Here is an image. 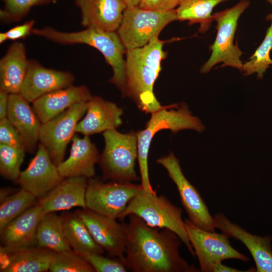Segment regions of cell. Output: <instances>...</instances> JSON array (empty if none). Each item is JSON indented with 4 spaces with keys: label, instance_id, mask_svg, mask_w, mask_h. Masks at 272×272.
<instances>
[{
    "label": "cell",
    "instance_id": "2e32d148",
    "mask_svg": "<svg viewBox=\"0 0 272 272\" xmlns=\"http://www.w3.org/2000/svg\"><path fill=\"white\" fill-rule=\"evenodd\" d=\"M215 227L232 238L241 241L248 249L256 265V272H272V236L253 235L232 223L223 213L214 216Z\"/></svg>",
    "mask_w": 272,
    "mask_h": 272
},
{
    "label": "cell",
    "instance_id": "d6986e66",
    "mask_svg": "<svg viewBox=\"0 0 272 272\" xmlns=\"http://www.w3.org/2000/svg\"><path fill=\"white\" fill-rule=\"evenodd\" d=\"M86 113L76 128V132L84 135L116 129L122 124V109L99 96H92L87 101Z\"/></svg>",
    "mask_w": 272,
    "mask_h": 272
},
{
    "label": "cell",
    "instance_id": "7402d4cb",
    "mask_svg": "<svg viewBox=\"0 0 272 272\" xmlns=\"http://www.w3.org/2000/svg\"><path fill=\"white\" fill-rule=\"evenodd\" d=\"M29 103L20 93L10 94L7 118L21 137L26 151L32 153L39 141L42 122Z\"/></svg>",
    "mask_w": 272,
    "mask_h": 272
},
{
    "label": "cell",
    "instance_id": "d6a6232c",
    "mask_svg": "<svg viewBox=\"0 0 272 272\" xmlns=\"http://www.w3.org/2000/svg\"><path fill=\"white\" fill-rule=\"evenodd\" d=\"M58 0H2L4 8L0 10V18L4 22H19L34 7L53 4Z\"/></svg>",
    "mask_w": 272,
    "mask_h": 272
},
{
    "label": "cell",
    "instance_id": "52a82bcc",
    "mask_svg": "<svg viewBox=\"0 0 272 272\" xmlns=\"http://www.w3.org/2000/svg\"><path fill=\"white\" fill-rule=\"evenodd\" d=\"M249 0H241L233 7L213 15L217 30L214 42L210 46L211 54L202 65L200 72L207 73L216 64L230 66L242 71V52L234 39L239 18L249 7Z\"/></svg>",
    "mask_w": 272,
    "mask_h": 272
},
{
    "label": "cell",
    "instance_id": "5bb4252c",
    "mask_svg": "<svg viewBox=\"0 0 272 272\" xmlns=\"http://www.w3.org/2000/svg\"><path fill=\"white\" fill-rule=\"evenodd\" d=\"M63 178L44 146L39 143L35 157L21 172L16 181L21 187L39 199L44 197Z\"/></svg>",
    "mask_w": 272,
    "mask_h": 272
},
{
    "label": "cell",
    "instance_id": "277c9868",
    "mask_svg": "<svg viewBox=\"0 0 272 272\" xmlns=\"http://www.w3.org/2000/svg\"><path fill=\"white\" fill-rule=\"evenodd\" d=\"M170 129L174 133L183 129H192L201 132L205 126L197 117L192 114L185 103L180 105L173 104L163 106L151 113L145 128L137 133L138 140V160L140 173L141 184L143 190L154 194L150 183L148 168V155L152 140L158 131Z\"/></svg>",
    "mask_w": 272,
    "mask_h": 272
},
{
    "label": "cell",
    "instance_id": "f546056e",
    "mask_svg": "<svg viewBox=\"0 0 272 272\" xmlns=\"http://www.w3.org/2000/svg\"><path fill=\"white\" fill-rule=\"evenodd\" d=\"M266 18L271 23L263 40L249 60L243 63L242 72L245 76L256 74L259 79H262L266 70L272 65L270 57L272 50V14L268 15Z\"/></svg>",
    "mask_w": 272,
    "mask_h": 272
},
{
    "label": "cell",
    "instance_id": "30bf717a",
    "mask_svg": "<svg viewBox=\"0 0 272 272\" xmlns=\"http://www.w3.org/2000/svg\"><path fill=\"white\" fill-rule=\"evenodd\" d=\"M184 222L189 240L198 259L201 271L212 272L215 264L226 259L249 261L247 256L231 245L229 237L225 233L219 234L203 230L189 219H185Z\"/></svg>",
    "mask_w": 272,
    "mask_h": 272
},
{
    "label": "cell",
    "instance_id": "44dd1931",
    "mask_svg": "<svg viewBox=\"0 0 272 272\" xmlns=\"http://www.w3.org/2000/svg\"><path fill=\"white\" fill-rule=\"evenodd\" d=\"M68 158L57 166L63 178L70 176H84L89 179L95 175V166L100 154L89 135L80 138L74 134Z\"/></svg>",
    "mask_w": 272,
    "mask_h": 272
},
{
    "label": "cell",
    "instance_id": "8992f818",
    "mask_svg": "<svg viewBox=\"0 0 272 272\" xmlns=\"http://www.w3.org/2000/svg\"><path fill=\"white\" fill-rule=\"evenodd\" d=\"M105 147L99 164L104 181L131 182L140 180L135 170L138 158L137 133H121L116 129L103 132Z\"/></svg>",
    "mask_w": 272,
    "mask_h": 272
},
{
    "label": "cell",
    "instance_id": "60d3db41",
    "mask_svg": "<svg viewBox=\"0 0 272 272\" xmlns=\"http://www.w3.org/2000/svg\"><path fill=\"white\" fill-rule=\"evenodd\" d=\"M8 40L6 32H1L0 33V43H3L5 41Z\"/></svg>",
    "mask_w": 272,
    "mask_h": 272
},
{
    "label": "cell",
    "instance_id": "ac0fdd59",
    "mask_svg": "<svg viewBox=\"0 0 272 272\" xmlns=\"http://www.w3.org/2000/svg\"><path fill=\"white\" fill-rule=\"evenodd\" d=\"M81 12V24L85 28L116 31L127 7L124 0H75Z\"/></svg>",
    "mask_w": 272,
    "mask_h": 272
},
{
    "label": "cell",
    "instance_id": "e0dca14e",
    "mask_svg": "<svg viewBox=\"0 0 272 272\" xmlns=\"http://www.w3.org/2000/svg\"><path fill=\"white\" fill-rule=\"evenodd\" d=\"M44 215L41 207L37 202L14 219L0 231V249L10 252L37 246V229Z\"/></svg>",
    "mask_w": 272,
    "mask_h": 272
},
{
    "label": "cell",
    "instance_id": "83f0119b",
    "mask_svg": "<svg viewBox=\"0 0 272 272\" xmlns=\"http://www.w3.org/2000/svg\"><path fill=\"white\" fill-rule=\"evenodd\" d=\"M228 0H180L176 9L177 20L187 21L189 25L198 24V31H208L214 21L213 9Z\"/></svg>",
    "mask_w": 272,
    "mask_h": 272
},
{
    "label": "cell",
    "instance_id": "d4e9b609",
    "mask_svg": "<svg viewBox=\"0 0 272 272\" xmlns=\"http://www.w3.org/2000/svg\"><path fill=\"white\" fill-rule=\"evenodd\" d=\"M28 64L24 44L13 43L0 60V90L9 94L20 93Z\"/></svg>",
    "mask_w": 272,
    "mask_h": 272
},
{
    "label": "cell",
    "instance_id": "f35d334b",
    "mask_svg": "<svg viewBox=\"0 0 272 272\" xmlns=\"http://www.w3.org/2000/svg\"><path fill=\"white\" fill-rule=\"evenodd\" d=\"M253 272L255 271L254 268H251L246 270H241L233 267H231L221 263L215 264L213 269L212 272Z\"/></svg>",
    "mask_w": 272,
    "mask_h": 272
},
{
    "label": "cell",
    "instance_id": "ab89813d",
    "mask_svg": "<svg viewBox=\"0 0 272 272\" xmlns=\"http://www.w3.org/2000/svg\"><path fill=\"white\" fill-rule=\"evenodd\" d=\"M127 7L138 6L141 0H124Z\"/></svg>",
    "mask_w": 272,
    "mask_h": 272
},
{
    "label": "cell",
    "instance_id": "603a6c76",
    "mask_svg": "<svg viewBox=\"0 0 272 272\" xmlns=\"http://www.w3.org/2000/svg\"><path fill=\"white\" fill-rule=\"evenodd\" d=\"M92 96L86 86L72 85L41 96L32 102V108L43 123L75 104L87 102Z\"/></svg>",
    "mask_w": 272,
    "mask_h": 272
},
{
    "label": "cell",
    "instance_id": "5b68a950",
    "mask_svg": "<svg viewBox=\"0 0 272 272\" xmlns=\"http://www.w3.org/2000/svg\"><path fill=\"white\" fill-rule=\"evenodd\" d=\"M182 214V209L173 204L165 195L149 194L142 189L130 201L118 219L123 222L127 216L133 214L152 227L172 231L194 257L195 253L189 240Z\"/></svg>",
    "mask_w": 272,
    "mask_h": 272
},
{
    "label": "cell",
    "instance_id": "9c48e42d",
    "mask_svg": "<svg viewBox=\"0 0 272 272\" xmlns=\"http://www.w3.org/2000/svg\"><path fill=\"white\" fill-rule=\"evenodd\" d=\"M142 189L141 184L89 178L86 192V208L118 219L130 201Z\"/></svg>",
    "mask_w": 272,
    "mask_h": 272
},
{
    "label": "cell",
    "instance_id": "b9f144b4",
    "mask_svg": "<svg viewBox=\"0 0 272 272\" xmlns=\"http://www.w3.org/2000/svg\"><path fill=\"white\" fill-rule=\"evenodd\" d=\"M266 2L272 6V0H266Z\"/></svg>",
    "mask_w": 272,
    "mask_h": 272
},
{
    "label": "cell",
    "instance_id": "9a60e30c",
    "mask_svg": "<svg viewBox=\"0 0 272 272\" xmlns=\"http://www.w3.org/2000/svg\"><path fill=\"white\" fill-rule=\"evenodd\" d=\"M74 75L44 67L34 59H29L26 75L20 94L30 103L54 91L73 85Z\"/></svg>",
    "mask_w": 272,
    "mask_h": 272
},
{
    "label": "cell",
    "instance_id": "8fae6325",
    "mask_svg": "<svg viewBox=\"0 0 272 272\" xmlns=\"http://www.w3.org/2000/svg\"><path fill=\"white\" fill-rule=\"evenodd\" d=\"M175 183L188 219L203 230L215 232V222L199 192L184 175L178 159L171 152L157 160Z\"/></svg>",
    "mask_w": 272,
    "mask_h": 272
},
{
    "label": "cell",
    "instance_id": "f1b7e54d",
    "mask_svg": "<svg viewBox=\"0 0 272 272\" xmlns=\"http://www.w3.org/2000/svg\"><path fill=\"white\" fill-rule=\"evenodd\" d=\"M37 198L21 188L1 201L0 231L9 223L36 203Z\"/></svg>",
    "mask_w": 272,
    "mask_h": 272
},
{
    "label": "cell",
    "instance_id": "8d00e7d4",
    "mask_svg": "<svg viewBox=\"0 0 272 272\" xmlns=\"http://www.w3.org/2000/svg\"><path fill=\"white\" fill-rule=\"evenodd\" d=\"M34 24L35 21L31 20L9 29L6 32L8 39L15 41L26 38L32 34Z\"/></svg>",
    "mask_w": 272,
    "mask_h": 272
},
{
    "label": "cell",
    "instance_id": "4dcf8cb0",
    "mask_svg": "<svg viewBox=\"0 0 272 272\" xmlns=\"http://www.w3.org/2000/svg\"><path fill=\"white\" fill-rule=\"evenodd\" d=\"M51 272H95L82 256L70 249L56 252L49 270Z\"/></svg>",
    "mask_w": 272,
    "mask_h": 272
},
{
    "label": "cell",
    "instance_id": "6da1fadb",
    "mask_svg": "<svg viewBox=\"0 0 272 272\" xmlns=\"http://www.w3.org/2000/svg\"><path fill=\"white\" fill-rule=\"evenodd\" d=\"M125 263L133 272H199L179 252L182 241L168 229L152 227L141 218L128 216Z\"/></svg>",
    "mask_w": 272,
    "mask_h": 272
},
{
    "label": "cell",
    "instance_id": "484cf974",
    "mask_svg": "<svg viewBox=\"0 0 272 272\" xmlns=\"http://www.w3.org/2000/svg\"><path fill=\"white\" fill-rule=\"evenodd\" d=\"M60 216L65 235L72 249L82 256L104 253V250L95 241L87 226L76 212L65 213Z\"/></svg>",
    "mask_w": 272,
    "mask_h": 272
},
{
    "label": "cell",
    "instance_id": "7c38bea8",
    "mask_svg": "<svg viewBox=\"0 0 272 272\" xmlns=\"http://www.w3.org/2000/svg\"><path fill=\"white\" fill-rule=\"evenodd\" d=\"M87 103L75 104L42 123L39 141L56 166L63 161L66 147L76 132L77 124L86 112Z\"/></svg>",
    "mask_w": 272,
    "mask_h": 272
},
{
    "label": "cell",
    "instance_id": "cb8c5ba5",
    "mask_svg": "<svg viewBox=\"0 0 272 272\" xmlns=\"http://www.w3.org/2000/svg\"><path fill=\"white\" fill-rule=\"evenodd\" d=\"M1 272H44L49 270L55 252L38 246L10 252L0 249Z\"/></svg>",
    "mask_w": 272,
    "mask_h": 272
},
{
    "label": "cell",
    "instance_id": "74e56055",
    "mask_svg": "<svg viewBox=\"0 0 272 272\" xmlns=\"http://www.w3.org/2000/svg\"><path fill=\"white\" fill-rule=\"evenodd\" d=\"M9 94L6 91L0 90V119L7 117Z\"/></svg>",
    "mask_w": 272,
    "mask_h": 272
},
{
    "label": "cell",
    "instance_id": "1f68e13d",
    "mask_svg": "<svg viewBox=\"0 0 272 272\" xmlns=\"http://www.w3.org/2000/svg\"><path fill=\"white\" fill-rule=\"evenodd\" d=\"M24 149L0 144V173L6 179L17 181L25 152Z\"/></svg>",
    "mask_w": 272,
    "mask_h": 272
},
{
    "label": "cell",
    "instance_id": "4316f807",
    "mask_svg": "<svg viewBox=\"0 0 272 272\" xmlns=\"http://www.w3.org/2000/svg\"><path fill=\"white\" fill-rule=\"evenodd\" d=\"M36 245L55 252L71 249L66 238L61 216L46 213L40 221L36 234Z\"/></svg>",
    "mask_w": 272,
    "mask_h": 272
},
{
    "label": "cell",
    "instance_id": "836d02e7",
    "mask_svg": "<svg viewBox=\"0 0 272 272\" xmlns=\"http://www.w3.org/2000/svg\"><path fill=\"white\" fill-rule=\"evenodd\" d=\"M83 257L93 266L96 272L128 271L125 261L117 257H105L99 254H90Z\"/></svg>",
    "mask_w": 272,
    "mask_h": 272
},
{
    "label": "cell",
    "instance_id": "4fadbf2b",
    "mask_svg": "<svg viewBox=\"0 0 272 272\" xmlns=\"http://www.w3.org/2000/svg\"><path fill=\"white\" fill-rule=\"evenodd\" d=\"M76 213L85 223L95 241L109 256L125 261L127 234L125 223L88 209Z\"/></svg>",
    "mask_w": 272,
    "mask_h": 272
},
{
    "label": "cell",
    "instance_id": "e575fe53",
    "mask_svg": "<svg viewBox=\"0 0 272 272\" xmlns=\"http://www.w3.org/2000/svg\"><path fill=\"white\" fill-rule=\"evenodd\" d=\"M0 144L26 150L21 137L7 117L0 119Z\"/></svg>",
    "mask_w": 272,
    "mask_h": 272
},
{
    "label": "cell",
    "instance_id": "d590c367",
    "mask_svg": "<svg viewBox=\"0 0 272 272\" xmlns=\"http://www.w3.org/2000/svg\"><path fill=\"white\" fill-rule=\"evenodd\" d=\"M180 0H141V8L156 11H169L178 6Z\"/></svg>",
    "mask_w": 272,
    "mask_h": 272
},
{
    "label": "cell",
    "instance_id": "ffe728a7",
    "mask_svg": "<svg viewBox=\"0 0 272 272\" xmlns=\"http://www.w3.org/2000/svg\"><path fill=\"white\" fill-rule=\"evenodd\" d=\"M88 178L70 176L62 180L44 197L38 199L44 214L68 210L74 207L86 208V192Z\"/></svg>",
    "mask_w": 272,
    "mask_h": 272
},
{
    "label": "cell",
    "instance_id": "ba28073f",
    "mask_svg": "<svg viewBox=\"0 0 272 272\" xmlns=\"http://www.w3.org/2000/svg\"><path fill=\"white\" fill-rule=\"evenodd\" d=\"M177 20L176 10L162 12L146 10L139 6L127 7L117 33L126 50L140 48L159 36L169 23Z\"/></svg>",
    "mask_w": 272,
    "mask_h": 272
},
{
    "label": "cell",
    "instance_id": "3957f363",
    "mask_svg": "<svg viewBox=\"0 0 272 272\" xmlns=\"http://www.w3.org/2000/svg\"><path fill=\"white\" fill-rule=\"evenodd\" d=\"M32 34L60 44H85L96 48L112 68L113 74L110 83L123 94L125 86V60L123 55L127 50L115 31L86 28L79 31L64 32L46 26L33 28Z\"/></svg>",
    "mask_w": 272,
    "mask_h": 272
},
{
    "label": "cell",
    "instance_id": "7a4b0ae2",
    "mask_svg": "<svg viewBox=\"0 0 272 272\" xmlns=\"http://www.w3.org/2000/svg\"><path fill=\"white\" fill-rule=\"evenodd\" d=\"M165 42L158 36L146 45L126 50L125 86L123 96L134 101L141 111L152 113L163 107L153 91L161 70V61L167 53L163 49Z\"/></svg>",
    "mask_w": 272,
    "mask_h": 272
}]
</instances>
